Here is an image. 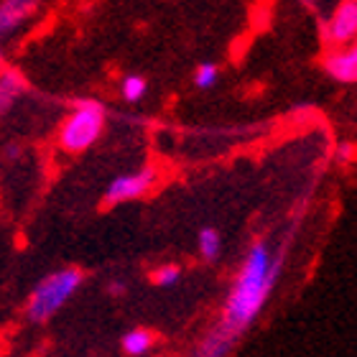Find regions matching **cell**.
Wrapping results in <instances>:
<instances>
[{"label": "cell", "mask_w": 357, "mask_h": 357, "mask_svg": "<svg viewBox=\"0 0 357 357\" xmlns=\"http://www.w3.org/2000/svg\"><path fill=\"white\" fill-rule=\"evenodd\" d=\"M283 258H286L283 250L273 255L266 240H258L250 245L230 286V294L225 298L220 319L192 357H227L235 350L238 340L258 319V314L263 312L266 301L273 294L275 281L283 271Z\"/></svg>", "instance_id": "obj_1"}, {"label": "cell", "mask_w": 357, "mask_h": 357, "mask_svg": "<svg viewBox=\"0 0 357 357\" xmlns=\"http://www.w3.org/2000/svg\"><path fill=\"white\" fill-rule=\"evenodd\" d=\"M84 273L79 268H59L33 286L26 304V314L33 324H44L82 289Z\"/></svg>", "instance_id": "obj_2"}, {"label": "cell", "mask_w": 357, "mask_h": 357, "mask_svg": "<svg viewBox=\"0 0 357 357\" xmlns=\"http://www.w3.org/2000/svg\"><path fill=\"white\" fill-rule=\"evenodd\" d=\"M105 130V107L97 100H77L75 110L59 128V146L67 153L92 149Z\"/></svg>", "instance_id": "obj_3"}, {"label": "cell", "mask_w": 357, "mask_h": 357, "mask_svg": "<svg viewBox=\"0 0 357 357\" xmlns=\"http://www.w3.org/2000/svg\"><path fill=\"white\" fill-rule=\"evenodd\" d=\"M158 172L156 166H143L133 174H123V176L112 178L110 186L105 189V204H123V202L141 199L156 186Z\"/></svg>", "instance_id": "obj_4"}, {"label": "cell", "mask_w": 357, "mask_h": 357, "mask_svg": "<svg viewBox=\"0 0 357 357\" xmlns=\"http://www.w3.org/2000/svg\"><path fill=\"white\" fill-rule=\"evenodd\" d=\"M321 31L329 44L352 46V38L357 33V0H342Z\"/></svg>", "instance_id": "obj_5"}, {"label": "cell", "mask_w": 357, "mask_h": 357, "mask_svg": "<svg viewBox=\"0 0 357 357\" xmlns=\"http://www.w3.org/2000/svg\"><path fill=\"white\" fill-rule=\"evenodd\" d=\"M324 72L335 82L352 84L357 79V49L355 46H337L324 56Z\"/></svg>", "instance_id": "obj_6"}, {"label": "cell", "mask_w": 357, "mask_h": 357, "mask_svg": "<svg viewBox=\"0 0 357 357\" xmlns=\"http://www.w3.org/2000/svg\"><path fill=\"white\" fill-rule=\"evenodd\" d=\"M41 0H0V38L18 31L36 13Z\"/></svg>", "instance_id": "obj_7"}, {"label": "cell", "mask_w": 357, "mask_h": 357, "mask_svg": "<svg viewBox=\"0 0 357 357\" xmlns=\"http://www.w3.org/2000/svg\"><path fill=\"white\" fill-rule=\"evenodd\" d=\"M26 87L29 84H26V77H23L21 69L6 67L0 72V118L13 110V105L21 100Z\"/></svg>", "instance_id": "obj_8"}, {"label": "cell", "mask_w": 357, "mask_h": 357, "mask_svg": "<svg viewBox=\"0 0 357 357\" xmlns=\"http://www.w3.org/2000/svg\"><path fill=\"white\" fill-rule=\"evenodd\" d=\"M153 347V335L149 329H130L123 337V352L130 357H141Z\"/></svg>", "instance_id": "obj_9"}, {"label": "cell", "mask_w": 357, "mask_h": 357, "mask_svg": "<svg viewBox=\"0 0 357 357\" xmlns=\"http://www.w3.org/2000/svg\"><path fill=\"white\" fill-rule=\"evenodd\" d=\"M199 253L204 261L215 263L222 253V238L215 227H202L199 230Z\"/></svg>", "instance_id": "obj_10"}, {"label": "cell", "mask_w": 357, "mask_h": 357, "mask_svg": "<svg viewBox=\"0 0 357 357\" xmlns=\"http://www.w3.org/2000/svg\"><path fill=\"white\" fill-rule=\"evenodd\" d=\"M149 92V79L141 75H126L120 82V95L126 102H141L143 95Z\"/></svg>", "instance_id": "obj_11"}, {"label": "cell", "mask_w": 357, "mask_h": 357, "mask_svg": "<svg viewBox=\"0 0 357 357\" xmlns=\"http://www.w3.org/2000/svg\"><path fill=\"white\" fill-rule=\"evenodd\" d=\"M217 79H220V69H217V64H212V61H202L199 67L194 69L192 82H194V87H197V89L215 87Z\"/></svg>", "instance_id": "obj_12"}, {"label": "cell", "mask_w": 357, "mask_h": 357, "mask_svg": "<svg viewBox=\"0 0 357 357\" xmlns=\"http://www.w3.org/2000/svg\"><path fill=\"white\" fill-rule=\"evenodd\" d=\"M153 283H156L158 289H172V286H176L178 281H181V268L178 266H161L153 271Z\"/></svg>", "instance_id": "obj_13"}, {"label": "cell", "mask_w": 357, "mask_h": 357, "mask_svg": "<svg viewBox=\"0 0 357 357\" xmlns=\"http://www.w3.org/2000/svg\"><path fill=\"white\" fill-rule=\"evenodd\" d=\"M335 158H337V164H342V166H347L355 158V146H352L350 141H342L340 146H337V151H335Z\"/></svg>", "instance_id": "obj_14"}, {"label": "cell", "mask_w": 357, "mask_h": 357, "mask_svg": "<svg viewBox=\"0 0 357 357\" xmlns=\"http://www.w3.org/2000/svg\"><path fill=\"white\" fill-rule=\"evenodd\" d=\"M107 291H110L112 296H120V294L126 291V283H123V281H112L110 286H107Z\"/></svg>", "instance_id": "obj_15"}, {"label": "cell", "mask_w": 357, "mask_h": 357, "mask_svg": "<svg viewBox=\"0 0 357 357\" xmlns=\"http://www.w3.org/2000/svg\"><path fill=\"white\" fill-rule=\"evenodd\" d=\"M21 156V149H18V146H10V149H8V158H18Z\"/></svg>", "instance_id": "obj_16"}, {"label": "cell", "mask_w": 357, "mask_h": 357, "mask_svg": "<svg viewBox=\"0 0 357 357\" xmlns=\"http://www.w3.org/2000/svg\"><path fill=\"white\" fill-rule=\"evenodd\" d=\"M6 69V56H3V52H0V72Z\"/></svg>", "instance_id": "obj_17"}]
</instances>
